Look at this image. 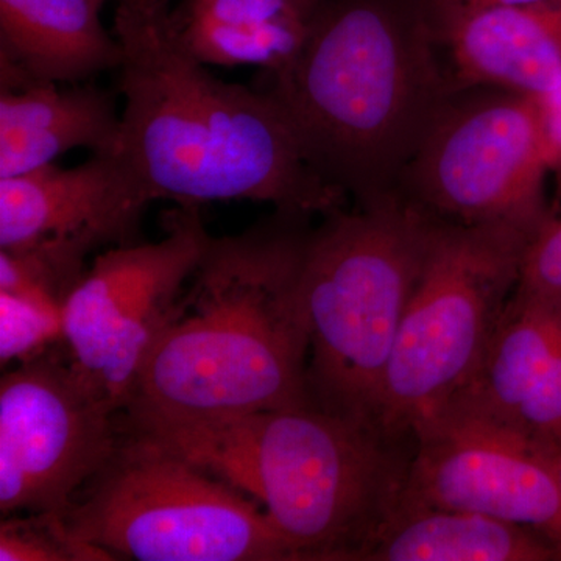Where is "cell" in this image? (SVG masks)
<instances>
[{
  "label": "cell",
  "instance_id": "6da1fadb",
  "mask_svg": "<svg viewBox=\"0 0 561 561\" xmlns=\"http://www.w3.org/2000/svg\"><path fill=\"white\" fill-rule=\"evenodd\" d=\"M124 98L117 157L151 202L268 203L294 216L341 208L267 90L228 83L187 49L168 0H117Z\"/></svg>",
  "mask_w": 561,
  "mask_h": 561
},
{
  "label": "cell",
  "instance_id": "7a4b0ae2",
  "mask_svg": "<svg viewBox=\"0 0 561 561\" xmlns=\"http://www.w3.org/2000/svg\"><path fill=\"white\" fill-rule=\"evenodd\" d=\"M210 236L119 413L128 426L201 423L311 401L298 295L301 216Z\"/></svg>",
  "mask_w": 561,
  "mask_h": 561
},
{
  "label": "cell",
  "instance_id": "3957f363",
  "mask_svg": "<svg viewBox=\"0 0 561 561\" xmlns=\"http://www.w3.org/2000/svg\"><path fill=\"white\" fill-rule=\"evenodd\" d=\"M268 77L313 171L359 203L391 192L449 103L430 28L391 0H321Z\"/></svg>",
  "mask_w": 561,
  "mask_h": 561
},
{
  "label": "cell",
  "instance_id": "277c9868",
  "mask_svg": "<svg viewBox=\"0 0 561 561\" xmlns=\"http://www.w3.org/2000/svg\"><path fill=\"white\" fill-rule=\"evenodd\" d=\"M122 432L183 457L262 505L294 560L354 561L400 501L408 463L389 435L313 401Z\"/></svg>",
  "mask_w": 561,
  "mask_h": 561
},
{
  "label": "cell",
  "instance_id": "5b68a950",
  "mask_svg": "<svg viewBox=\"0 0 561 561\" xmlns=\"http://www.w3.org/2000/svg\"><path fill=\"white\" fill-rule=\"evenodd\" d=\"M443 220L387 192L327 214L302 251L298 295L309 339V398L378 426L383 375Z\"/></svg>",
  "mask_w": 561,
  "mask_h": 561
},
{
  "label": "cell",
  "instance_id": "8992f818",
  "mask_svg": "<svg viewBox=\"0 0 561 561\" xmlns=\"http://www.w3.org/2000/svg\"><path fill=\"white\" fill-rule=\"evenodd\" d=\"M534 236L516 225L442 221L383 375V434L393 440L413 434L468 389Z\"/></svg>",
  "mask_w": 561,
  "mask_h": 561
},
{
  "label": "cell",
  "instance_id": "52a82bcc",
  "mask_svg": "<svg viewBox=\"0 0 561 561\" xmlns=\"http://www.w3.org/2000/svg\"><path fill=\"white\" fill-rule=\"evenodd\" d=\"M65 519L73 537L114 560H294L256 502L122 431L108 463L80 491Z\"/></svg>",
  "mask_w": 561,
  "mask_h": 561
},
{
  "label": "cell",
  "instance_id": "ba28073f",
  "mask_svg": "<svg viewBox=\"0 0 561 561\" xmlns=\"http://www.w3.org/2000/svg\"><path fill=\"white\" fill-rule=\"evenodd\" d=\"M164 225L161 241L99 254L62 311L70 364L119 413L210 238L198 206L169 210Z\"/></svg>",
  "mask_w": 561,
  "mask_h": 561
},
{
  "label": "cell",
  "instance_id": "9c48e42d",
  "mask_svg": "<svg viewBox=\"0 0 561 561\" xmlns=\"http://www.w3.org/2000/svg\"><path fill=\"white\" fill-rule=\"evenodd\" d=\"M540 99L502 90L449 102L402 179L419 205L454 224H508L537 234L551 171Z\"/></svg>",
  "mask_w": 561,
  "mask_h": 561
},
{
  "label": "cell",
  "instance_id": "30bf717a",
  "mask_svg": "<svg viewBox=\"0 0 561 561\" xmlns=\"http://www.w3.org/2000/svg\"><path fill=\"white\" fill-rule=\"evenodd\" d=\"M121 442L119 412L58 345L0 381V513L66 518Z\"/></svg>",
  "mask_w": 561,
  "mask_h": 561
},
{
  "label": "cell",
  "instance_id": "8fae6325",
  "mask_svg": "<svg viewBox=\"0 0 561 561\" xmlns=\"http://www.w3.org/2000/svg\"><path fill=\"white\" fill-rule=\"evenodd\" d=\"M401 500L526 527L561 556L559 453L507 421L453 401L413 431Z\"/></svg>",
  "mask_w": 561,
  "mask_h": 561
},
{
  "label": "cell",
  "instance_id": "7c38bea8",
  "mask_svg": "<svg viewBox=\"0 0 561 561\" xmlns=\"http://www.w3.org/2000/svg\"><path fill=\"white\" fill-rule=\"evenodd\" d=\"M150 203L116 151L76 168L50 164L0 179V250L72 243L92 253L128 245Z\"/></svg>",
  "mask_w": 561,
  "mask_h": 561
},
{
  "label": "cell",
  "instance_id": "4fadbf2b",
  "mask_svg": "<svg viewBox=\"0 0 561 561\" xmlns=\"http://www.w3.org/2000/svg\"><path fill=\"white\" fill-rule=\"evenodd\" d=\"M98 0H0V91L84 83L119 68Z\"/></svg>",
  "mask_w": 561,
  "mask_h": 561
},
{
  "label": "cell",
  "instance_id": "5bb4252c",
  "mask_svg": "<svg viewBox=\"0 0 561 561\" xmlns=\"http://www.w3.org/2000/svg\"><path fill=\"white\" fill-rule=\"evenodd\" d=\"M446 38L463 83L542 95L561 81V0L453 9Z\"/></svg>",
  "mask_w": 561,
  "mask_h": 561
},
{
  "label": "cell",
  "instance_id": "9a60e30c",
  "mask_svg": "<svg viewBox=\"0 0 561 561\" xmlns=\"http://www.w3.org/2000/svg\"><path fill=\"white\" fill-rule=\"evenodd\" d=\"M121 114L94 83H38L0 92V179L55 164L69 150L116 151Z\"/></svg>",
  "mask_w": 561,
  "mask_h": 561
},
{
  "label": "cell",
  "instance_id": "2e32d148",
  "mask_svg": "<svg viewBox=\"0 0 561 561\" xmlns=\"http://www.w3.org/2000/svg\"><path fill=\"white\" fill-rule=\"evenodd\" d=\"M560 552L526 527L479 513L398 501L354 561H551Z\"/></svg>",
  "mask_w": 561,
  "mask_h": 561
},
{
  "label": "cell",
  "instance_id": "e0dca14e",
  "mask_svg": "<svg viewBox=\"0 0 561 561\" xmlns=\"http://www.w3.org/2000/svg\"><path fill=\"white\" fill-rule=\"evenodd\" d=\"M187 49L206 66L278 73L300 50L309 16L294 0H183L172 9Z\"/></svg>",
  "mask_w": 561,
  "mask_h": 561
},
{
  "label": "cell",
  "instance_id": "ac0fdd59",
  "mask_svg": "<svg viewBox=\"0 0 561 561\" xmlns=\"http://www.w3.org/2000/svg\"><path fill=\"white\" fill-rule=\"evenodd\" d=\"M560 351L561 300L516 287L474 379L454 401L508 423Z\"/></svg>",
  "mask_w": 561,
  "mask_h": 561
},
{
  "label": "cell",
  "instance_id": "d6986e66",
  "mask_svg": "<svg viewBox=\"0 0 561 561\" xmlns=\"http://www.w3.org/2000/svg\"><path fill=\"white\" fill-rule=\"evenodd\" d=\"M111 560V553L73 537L62 516L16 513L0 522V561Z\"/></svg>",
  "mask_w": 561,
  "mask_h": 561
},
{
  "label": "cell",
  "instance_id": "ffe728a7",
  "mask_svg": "<svg viewBox=\"0 0 561 561\" xmlns=\"http://www.w3.org/2000/svg\"><path fill=\"white\" fill-rule=\"evenodd\" d=\"M62 343V309L27 295L0 291L2 368L36 359Z\"/></svg>",
  "mask_w": 561,
  "mask_h": 561
},
{
  "label": "cell",
  "instance_id": "44dd1931",
  "mask_svg": "<svg viewBox=\"0 0 561 561\" xmlns=\"http://www.w3.org/2000/svg\"><path fill=\"white\" fill-rule=\"evenodd\" d=\"M508 423L553 451L560 453L561 351L531 387Z\"/></svg>",
  "mask_w": 561,
  "mask_h": 561
},
{
  "label": "cell",
  "instance_id": "7402d4cb",
  "mask_svg": "<svg viewBox=\"0 0 561 561\" xmlns=\"http://www.w3.org/2000/svg\"><path fill=\"white\" fill-rule=\"evenodd\" d=\"M518 289L561 300V214L531 238L524 256Z\"/></svg>",
  "mask_w": 561,
  "mask_h": 561
},
{
  "label": "cell",
  "instance_id": "603a6c76",
  "mask_svg": "<svg viewBox=\"0 0 561 561\" xmlns=\"http://www.w3.org/2000/svg\"><path fill=\"white\" fill-rule=\"evenodd\" d=\"M540 99L542 128L552 169L561 165V81Z\"/></svg>",
  "mask_w": 561,
  "mask_h": 561
},
{
  "label": "cell",
  "instance_id": "cb8c5ba5",
  "mask_svg": "<svg viewBox=\"0 0 561 561\" xmlns=\"http://www.w3.org/2000/svg\"><path fill=\"white\" fill-rule=\"evenodd\" d=\"M453 9L459 10H489L502 9V7L524 5V3L537 2V0H451Z\"/></svg>",
  "mask_w": 561,
  "mask_h": 561
},
{
  "label": "cell",
  "instance_id": "d4e9b609",
  "mask_svg": "<svg viewBox=\"0 0 561 561\" xmlns=\"http://www.w3.org/2000/svg\"><path fill=\"white\" fill-rule=\"evenodd\" d=\"M294 2L297 3V5L300 7L309 18H311L313 10L317 9V5H319L321 0H294Z\"/></svg>",
  "mask_w": 561,
  "mask_h": 561
},
{
  "label": "cell",
  "instance_id": "484cf974",
  "mask_svg": "<svg viewBox=\"0 0 561 561\" xmlns=\"http://www.w3.org/2000/svg\"><path fill=\"white\" fill-rule=\"evenodd\" d=\"M557 472H559V481L561 486V449L559 456H557Z\"/></svg>",
  "mask_w": 561,
  "mask_h": 561
},
{
  "label": "cell",
  "instance_id": "4316f807",
  "mask_svg": "<svg viewBox=\"0 0 561 561\" xmlns=\"http://www.w3.org/2000/svg\"><path fill=\"white\" fill-rule=\"evenodd\" d=\"M99 3H101V5H105L106 2H110V0H98ZM117 2V0H116Z\"/></svg>",
  "mask_w": 561,
  "mask_h": 561
}]
</instances>
